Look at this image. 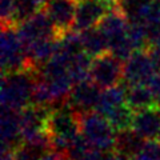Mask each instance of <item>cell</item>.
Returning a JSON list of instances; mask_svg holds the SVG:
<instances>
[{
	"label": "cell",
	"instance_id": "obj_15",
	"mask_svg": "<svg viewBox=\"0 0 160 160\" xmlns=\"http://www.w3.org/2000/svg\"><path fill=\"white\" fill-rule=\"evenodd\" d=\"M124 104H127V96H126V86H116L108 89H104L100 96L99 104L96 111L103 115L104 118H107L108 115H111L120 107H123Z\"/></svg>",
	"mask_w": 160,
	"mask_h": 160
},
{
	"label": "cell",
	"instance_id": "obj_5",
	"mask_svg": "<svg viewBox=\"0 0 160 160\" xmlns=\"http://www.w3.org/2000/svg\"><path fill=\"white\" fill-rule=\"evenodd\" d=\"M116 9V0H78L73 31L96 28L109 12Z\"/></svg>",
	"mask_w": 160,
	"mask_h": 160
},
{
	"label": "cell",
	"instance_id": "obj_28",
	"mask_svg": "<svg viewBox=\"0 0 160 160\" xmlns=\"http://www.w3.org/2000/svg\"><path fill=\"white\" fill-rule=\"evenodd\" d=\"M129 160H142V159H140V158H138V156H135V158H131Z\"/></svg>",
	"mask_w": 160,
	"mask_h": 160
},
{
	"label": "cell",
	"instance_id": "obj_6",
	"mask_svg": "<svg viewBox=\"0 0 160 160\" xmlns=\"http://www.w3.org/2000/svg\"><path fill=\"white\" fill-rule=\"evenodd\" d=\"M124 64L112 53H104L102 56L92 59L89 79L100 89H108L119 86L123 79Z\"/></svg>",
	"mask_w": 160,
	"mask_h": 160
},
{
	"label": "cell",
	"instance_id": "obj_27",
	"mask_svg": "<svg viewBox=\"0 0 160 160\" xmlns=\"http://www.w3.org/2000/svg\"><path fill=\"white\" fill-rule=\"evenodd\" d=\"M0 160H15L13 151H11V149H2Z\"/></svg>",
	"mask_w": 160,
	"mask_h": 160
},
{
	"label": "cell",
	"instance_id": "obj_8",
	"mask_svg": "<svg viewBox=\"0 0 160 160\" xmlns=\"http://www.w3.org/2000/svg\"><path fill=\"white\" fill-rule=\"evenodd\" d=\"M78 0H47L43 11L60 38L73 31Z\"/></svg>",
	"mask_w": 160,
	"mask_h": 160
},
{
	"label": "cell",
	"instance_id": "obj_16",
	"mask_svg": "<svg viewBox=\"0 0 160 160\" xmlns=\"http://www.w3.org/2000/svg\"><path fill=\"white\" fill-rule=\"evenodd\" d=\"M80 42H82L83 52L91 59L108 52V42L98 27L80 32Z\"/></svg>",
	"mask_w": 160,
	"mask_h": 160
},
{
	"label": "cell",
	"instance_id": "obj_26",
	"mask_svg": "<svg viewBox=\"0 0 160 160\" xmlns=\"http://www.w3.org/2000/svg\"><path fill=\"white\" fill-rule=\"evenodd\" d=\"M39 160H67L66 159V155H63V153H60V152H56V151H49L48 153H46L42 159H39Z\"/></svg>",
	"mask_w": 160,
	"mask_h": 160
},
{
	"label": "cell",
	"instance_id": "obj_2",
	"mask_svg": "<svg viewBox=\"0 0 160 160\" xmlns=\"http://www.w3.org/2000/svg\"><path fill=\"white\" fill-rule=\"evenodd\" d=\"M35 86H36V72L32 69L3 75L0 84L2 109L22 112L23 109L32 106Z\"/></svg>",
	"mask_w": 160,
	"mask_h": 160
},
{
	"label": "cell",
	"instance_id": "obj_7",
	"mask_svg": "<svg viewBox=\"0 0 160 160\" xmlns=\"http://www.w3.org/2000/svg\"><path fill=\"white\" fill-rule=\"evenodd\" d=\"M159 68L155 64L148 49L136 51L131 58L124 62L123 80L127 86H140L148 84L155 75L159 73Z\"/></svg>",
	"mask_w": 160,
	"mask_h": 160
},
{
	"label": "cell",
	"instance_id": "obj_4",
	"mask_svg": "<svg viewBox=\"0 0 160 160\" xmlns=\"http://www.w3.org/2000/svg\"><path fill=\"white\" fill-rule=\"evenodd\" d=\"M0 63L3 75L29 69L26 46L19 36L16 26H2Z\"/></svg>",
	"mask_w": 160,
	"mask_h": 160
},
{
	"label": "cell",
	"instance_id": "obj_12",
	"mask_svg": "<svg viewBox=\"0 0 160 160\" xmlns=\"http://www.w3.org/2000/svg\"><path fill=\"white\" fill-rule=\"evenodd\" d=\"M146 142H160V106H153L135 112L132 127Z\"/></svg>",
	"mask_w": 160,
	"mask_h": 160
},
{
	"label": "cell",
	"instance_id": "obj_17",
	"mask_svg": "<svg viewBox=\"0 0 160 160\" xmlns=\"http://www.w3.org/2000/svg\"><path fill=\"white\" fill-rule=\"evenodd\" d=\"M49 151H52L49 138H44L32 142H22L13 151V155L15 160H39Z\"/></svg>",
	"mask_w": 160,
	"mask_h": 160
},
{
	"label": "cell",
	"instance_id": "obj_21",
	"mask_svg": "<svg viewBox=\"0 0 160 160\" xmlns=\"http://www.w3.org/2000/svg\"><path fill=\"white\" fill-rule=\"evenodd\" d=\"M46 3L47 0H16L13 24L18 26L24 20L32 18L33 15L42 12L46 7Z\"/></svg>",
	"mask_w": 160,
	"mask_h": 160
},
{
	"label": "cell",
	"instance_id": "obj_25",
	"mask_svg": "<svg viewBox=\"0 0 160 160\" xmlns=\"http://www.w3.org/2000/svg\"><path fill=\"white\" fill-rule=\"evenodd\" d=\"M100 160H129L128 158H126L124 155H122L118 151H111V152H106L103 153V156Z\"/></svg>",
	"mask_w": 160,
	"mask_h": 160
},
{
	"label": "cell",
	"instance_id": "obj_9",
	"mask_svg": "<svg viewBox=\"0 0 160 160\" xmlns=\"http://www.w3.org/2000/svg\"><path fill=\"white\" fill-rule=\"evenodd\" d=\"M49 108L32 106L27 107L20 112V129H22L23 142H32L48 138L47 133V120Z\"/></svg>",
	"mask_w": 160,
	"mask_h": 160
},
{
	"label": "cell",
	"instance_id": "obj_14",
	"mask_svg": "<svg viewBox=\"0 0 160 160\" xmlns=\"http://www.w3.org/2000/svg\"><path fill=\"white\" fill-rule=\"evenodd\" d=\"M2 149L15 151L23 142L22 129H20V112L2 109Z\"/></svg>",
	"mask_w": 160,
	"mask_h": 160
},
{
	"label": "cell",
	"instance_id": "obj_18",
	"mask_svg": "<svg viewBox=\"0 0 160 160\" xmlns=\"http://www.w3.org/2000/svg\"><path fill=\"white\" fill-rule=\"evenodd\" d=\"M144 144H146V140L140 138L133 129H126V131L118 132L115 151H118L126 158L131 159L140 153Z\"/></svg>",
	"mask_w": 160,
	"mask_h": 160
},
{
	"label": "cell",
	"instance_id": "obj_10",
	"mask_svg": "<svg viewBox=\"0 0 160 160\" xmlns=\"http://www.w3.org/2000/svg\"><path fill=\"white\" fill-rule=\"evenodd\" d=\"M20 39L23 40L24 46H29L32 43L40 42L44 39H51V38H60L55 31L51 20L48 19L47 13L42 11L32 18L24 20L16 26Z\"/></svg>",
	"mask_w": 160,
	"mask_h": 160
},
{
	"label": "cell",
	"instance_id": "obj_23",
	"mask_svg": "<svg viewBox=\"0 0 160 160\" xmlns=\"http://www.w3.org/2000/svg\"><path fill=\"white\" fill-rule=\"evenodd\" d=\"M15 8H16V0H0L2 26H15Z\"/></svg>",
	"mask_w": 160,
	"mask_h": 160
},
{
	"label": "cell",
	"instance_id": "obj_11",
	"mask_svg": "<svg viewBox=\"0 0 160 160\" xmlns=\"http://www.w3.org/2000/svg\"><path fill=\"white\" fill-rule=\"evenodd\" d=\"M100 96H102L100 88L91 80H86L72 88L67 104L78 115L93 112V109L98 108Z\"/></svg>",
	"mask_w": 160,
	"mask_h": 160
},
{
	"label": "cell",
	"instance_id": "obj_24",
	"mask_svg": "<svg viewBox=\"0 0 160 160\" xmlns=\"http://www.w3.org/2000/svg\"><path fill=\"white\" fill-rule=\"evenodd\" d=\"M147 86H148L149 91H151L152 96H153L155 104L160 106V72L156 73L151 80H149Z\"/></svg>",
	"mask_w": 160,
	"mask_h": 160
},
{
	"label": "cell",
	"instance_id": "obj_1",
	"mask_svg": "<svg viewBox=\"0 0 160 160\" xmlns=\"http://www.w3.org/2000/svg\"><path fill=\"white\" fill-rule=\"evenodd\" d=\"M47 133L53 151L66 155L69 147L82 138L79 115L67 103L52 108L47 120Z\"/></svg>",
	"mask_w": 160,
	"mask_h": 160
},
{
	"label": "cell",
	"instance_id": "obj_20",
	"mask_svg": "<svg viewBox=\"0 0 160 160\" xmlns=\"http://www.w3.org/2000/svg\"><path fill=\"white\" fill-rule=\"evenodd\" d=\"M102 156L103 152L91 146L83 138L78 139L66 152L67 160H100Z\"/></svg>",
	"mask_w": 160,
	"mask_h": 160
},
{
	"label": "cell",
	"instance_id": "obj_3",
	"mask_svg": "<svg viewBox=\"0 0 160 160\" xmlns=\"http://www.w3.org/2000/svg\"><path fill=\"white\" fill-rule=\"evenodd\" d=\"M82 138L100 152L115 151L118 131L98 111L79 115Z\"/></svg>",
	"mask_w": 160,
	"mask_h": 160
},
{
	"label": "cell",
	"instance_id": "obj_22",
	"mask_svg": "<svg viewBox=\"0 0 160 160\" xmlns=\"http://www.w3.org/2000/svg\"><path fill=\"white\" fill-rule=\"evenodd\" d=\"M149 2L151 0H116V8L129 23H138Z\"/></svg>",
	"mask_w": 160,
	"mask_h": 160
},
{
	"label": "cell",
	"instance_id": "obj_19",
	"mask_svg": "<svg viewBox=\"0 0 160 160\" xmlns=\"http://www.w3.org/2000/svg\"><path fill=\"white\" fill-rule=\"evenodd\" d=\"M126 96L127 104L133 109V112L142 111L155 104L153 96L147 84L140 86H126Z\"/></svg>",
	"mask_w": 160,
	"mask_h": 160
},
{
	"label": "cell",
	"instance_id": "obj_13",
	"mask_svg": "<svg viewBox=\"0 0 160 160\" xmlns=\"http://www.w3.org/2000/svg\"><path fill=\"white\" fill-rule=\"evenodd\" d=\"M98 28L106 36L108 42V51H109V47H112L128 38L129 22L116 8L102 20V23L98 26Z\"/></svg>",
	"mask_w": 160,
	"mask_h": 160
}]
</instances>
